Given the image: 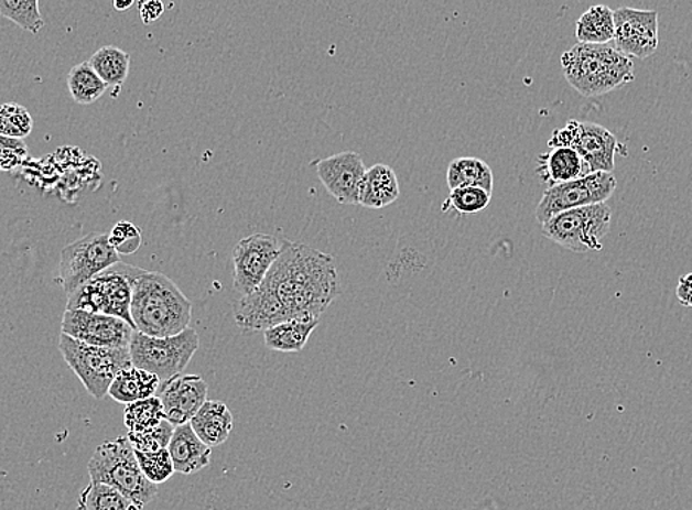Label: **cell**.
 Instances as JSON below:
<instances>
[{
	"label": "cell",
	"instance_id": "obj_37",
	"mask_svg": "<svg viewBox=\"0 0 692 510\" xmlns=\"http://www.w3.org/2000/svg\"><path fill=\"white\" fill-rule=\"evenodd\" d=\"M134 0H115L116 11H128L132 8Z\"/></svg>",
	"mask_w": 692,
	"mask_h": 510
},
{
	"label": "cell",
	"instance_id": "obj_24",
	"mask_svg": "<svg viewBox=\"0 0 692 510\" xmlns=\"http://www.w3.org/2000/svg\"><path fill=\"white\" fill-rule=\"evenodd\" d=\"M446 177L451 191L461 186H478L489 192L494 191V172L490 165L476 156H461L452 161Z\"/></svg>",
	"mask_w": 692,
	"mask_h": 510
},
{
	"label": "cell",
	"instance_id": "obj_14",
	"mask_svg": "<svg viewBox=\"0 0 692 510\" xmlns=\"http://www.w3.org/2000/svg\"><path fill=\"white\" fill-rule=\"evenodd\" d=\"M615 46L634 58H650L659 47V14L656 11L619 8L615 11Z\"/></svg>",
	"mask_w": 692,
	"mask_h": 510
},
{
	"label": "cell",
	"instance_id": "obj_17",
	"mask_svg": "<svg viewBox=\"0 0 692 510\" xmlns=\"http://www.w3.org/2000/svg\"><path fill=\"white\" fill-rule=\"evenodd\" d=\"M537 172L548 187L592 173L585 159L572 147L550 148L545 154L539 155Z\"/></svg>",
	"mask_w": 692,
	"mask_h": 510
},
{
	"label": "cell",
	"instance_id": "obj_38",
	"mask_svg": "<svg viewBox=\"0 0 692 510\" xmlns=\"http://www.w3.org/2000/svg\"><path fill=\"white\" fill-rule=\"evenodd\" d=\"M679 282L685 283L688 286H692V273L685 274V276L679 279Z\"/></svg>",
	"mask_w": 692,
	"mask_h": 510
},
{
	"label": "cell",
	"instance_id": "obj_5",
	"mask_svg": "<svg viewBox=\"0 0 692 510\" xmlns=\"http://www.w3.org/2000/svg\"><path fill=\"white\" fill-rule=\"evenodd\" d=\"M145 272L119 261L68 295L67 308L121 317L133 326L130 307L134 283Z\"/></svg>",
	"mask_w": 692,
	"mask_h": 510
},
{
	"label": "cell",
	"instance_id": "obj_19",
	"mask_svg": "<svg viewBox=\"0 0 692 510\" xmlns=\"http://www.w3.org/2000/svg\"><path fill=\"white\" fill-rule=\"evenodd\" d=\"M399 195L400 186L394 170L387 164H376L365 174L359 206L380 210L398 200Z\"/></svg>",
	"mask_w": 692,
	"mask_h": 510
},
{
	"label": "cell",
	"instance_id": "obj_13",
	"mask_svg": "<svg viewBox=\"0 0 692 510\" xmlns=\"http://www.w3.org/2000/svg\"><path fill=\"white\" fill-rule=\"evenodd\" d=\"M134 330L137 329L121 317L72 308L65 311L61 322V334L97 347H129Z\"/></svg>",
	"mask_w": 692,
	"mask_h": 510
},
{
	"label": "cell",
	"instance_id": "obj_7",
	"mask_svg": "<svg viewBox=\"0 0 692 510\" xmlns=\"http://www.w3.org/2000/svg\"><path fill=\"white\" fill-rule=\"evenodd\" d=\"M612 228V208L607 203L560 213L542 225L543 237L565 250L585 254L603 250V239Z\"/></svg>",
	"mask_w": 692,
	"mask_h": 510
},
{
	"label": "cell",
	"instance_id": "obj_1",
	"mask_svg": "<svg viewBox=\"0 0 692 510\" xmlns=\"http://www.w3.org/2000/svg\"><path fill=\"white\" fill-rule=\"evenodd\" d=\"M339 294L333 257L285 239L262 285L234 304L235 324L259 333L286 321H320Z\"/></svg>",
	"mask_w": 692,
	"mask_h": 510
},
{
	"label": "cell",
	"instance_id": "obj_35",
	"mask_svg": "<svg viewBox=\"0 0 692 510\" xmlns=\"http://www.w3.org/2000/svg\"><path fill=\"white\" fill-rule=\"evenodd\" d=\"M0 141H2V169L8 172L21 164L28 154V147L23 139L2 137Z\"/></svg>",
	"mask_w": 692,
	"mask_h": 510
},
{
	"label": "cell",
	"instance_id": "obj_20",
	"mask_svg": "<svg viewBox=\"0 0 692 510\" xmlns=\"http://www.w3.org/2000/svg\"><path fill=\"white\" fill-rule=\"evenodd\" d=\"M191 425L207 446L217 447L228 442L234 428V416L221 401L207 400L191 420Z\"/></svg>",
	"mask_w": 692,
	"mask_h": 510
},
{
	"label": "cell",
	"instance_id": "obj_23",
	"mask_svg": "<svg viewBox=\"0 0 692 510\" xmlns=\"http://www.w3.org/2000/svg\"><path fill=\"white\" fill-rule=\"evenodd\" d=\"M615 11L608 7H592L577 20L576 39L579 43L607 45V43L615 41Z\"/></svg>",
	"mask_w": 692,
	"mask_h": 510
},
{
	"label": "cell",
	"instance_id": "obj_16",
	"mask_svg": "<svg viewBox=\"0 0 692 510\" xmlns=\"http://www.w3.org/2000/svg\"><path fill=\"white\" fill-rule=\"evenodd\" d=\"M208 387L198 375L180 373L161 382L156 397L170 424H188L207 401Z\"/></svg>",
	"mask_w": 692,
	"mask_h": 510
},
{
	"label": "cell",
	"instance_id": "obj_27",
	"mask_svg": "<svg viewBox=\"0 0 692 510\" xmlns=\"http://www.w3.org/2000/svg\"><path fill=\"white\" fill-rule=\"evenodd\" d=\"M89 63L108 86L120 89L129 76L130 55L120 47L102 46L95 52Z\"/></svg>",
	"mask_w": 692,
	"mask_h": 510
},
{
	"label": "cell",
	"instance_id": "obj_26",
	"mask_svg": "<svg viewBox=\"0 0 692 510\" xmlns=\"http://www.w3.org/2000/svg\"><path fill=\"white\" fill-rule=\"evenodd\" d=\"M77 510H142L128 496L108 486L93 481L78 496Z\"/></svg>",
	"mask_w": 692,
	"mask_h": 510
},
{
	"label": "cell",
	"instance_id": "obj_4",
	"mask_svg": "<svg viewBox=\"0 0 692 510\" xmlns=\"http://www.w3.org/2000/svg\"><path fill=\"white\" fill-rule=\"evenodd\" d=\"M93 481L108 484L128 496L143 509L156 496V484L142 473L137 451L128 437L108 440L99 444L88 464Z\"/></svg>",
	"mask_w": 692,
	"mask_h": 510
},
{
	"label": "cell",
	"instance_id": "obj_21",
	"mask_svg": "<svg viewBox=\"0 0 692 510\" xmlns=\"http://www.w3.org/2000/svg\"><path fill=\"white\" fill-rule=\"evenodd\" d=\"M161 386V379L150 370L130 366L121 370L119 377L111 383L108 395L119 403L130 404L134 401L154 397Z\"/></svg>",
	"mask_w": 692,
	"mask_h": 510
},
{
	"label": "cell",
	"instance_id": "obj_3",
	"mask_svg": "<svg viewBox=\"0 0 692 510\" xmlns=\"http://www.w3.org/2000/svg\"><path fill=\"white\" fill-rule=\"evenodd\" d=\"M569 85L592 98L635 80L634 63L616 46L577 43L561 56Z\"/></svg>",
	"mask_w": 692,
	"mask_h": 510
},
{
	"label": "cell",
	"instance_id": "obj_18",
	"mask_svg": "<svg viewBox=\"0 0 692 510\" xmlns=\"http://www.w3.org/2000/svg\"><path fill=\"white\" fill-rule=\"evenodd\" d=\"M167 448L176 473L191 475L210 465L212 447L198 437L191 422L175 426Z\"/></svg>",
	"mask_w": 692,
	"mask_h": 510
},
{
	"label": "cell",
	"instance_id": "obj_2",
	"mask_svg": "<svg viewBox=\"0 0 692 510\" xmlns=\"http://www.w3.org/2000/svg\"><path fill=\"white\" fill-rule=\"evenodd\" d=\"M134 329L150 337H173L190 328L193 304L172 279L145 272L134 283L132 307Z\"/></svg>",
	"mask_w": 692,
	"mask_h": 510
},
{
	"label": "cell",
	"instance_id": "obj_10",
	"mask_svg": "<svg viewBox=\"0 0 692 510\" xmlns=\"http://www.w3.org/2000/svg\"><path fill=\"white\" fill-rule=\"evenodd\" d=\"M616 187V177L608 172L591 173L576 181L547 187L539 200L534 217L539 224L543 225L560 213L605 203L615 194Z\"/></svg>",
	"mask_w": 692,
	"mask_h": 510
},
{
	"label": "cell",
	"instance_id": "obj_9",
	"mask_svg": "<svg viewBox=\"0 0 692 510\" xmlns=\"http://www.w3.org/2000/svg\"><path fill=\"white\" fill-rule=\"evenodd\" d=\"M119 261L120 254L112 248L107 235L90 234L69 243L61 252L60 281L67 295H72L90 279Z\"/></svg>",
	"mask_w": 692,
	"mask_h": 510
},
{
	"label": "cell",
	"instance_id": "obj_28",
	"mask_svg": "<svg viewBox=\"0 0 692 510\" xmlns=\"http://www.w3.org/2000/svg\"><path fill=\"white\" fill-rule=\"evenodd\" d=\"M165 420L163 403L156 395L126 404L125 425L132 433L155 428Z\"/></svg>",
	"mask_w": 692,
	"mask_h": 510
},
{
	"label": "cell",
	"instance_id": "obj_11",
	"mask_svg": "<svg viewBox=\"0 0 692 510\" xmlns=\"http://www.w3.org/2000/svg\"><path fill=\"white\" fill-rule=\"evenodd\" d=\"M548 147H572L585 159L592 173H613L619 142L603 126L570 120L564 128L552 132Z\"/></svg>",
	"mask_w": 692,
	"mask_h": 510
},
{
	"label": "cell",
	"instance_id": "obj_36",
	"mask_svg": "<svg viewBox=\"0 0 692 510\" xmlns=\"http://www.w3.org/2000/svg\"><path fill=\"white\" fill-rule=\"evenodd\" d=\"M164 3L161 0H145L142 6H139V15L143 24L155 23L161 15L164 14Z\"/></svg>",
	"mask_w": 692,
	"mask_h": 510
},
{
	"label": "cell",
	"instance_id": "obj_33",
	"mask_svg": "<svg viewBox=\"0 0 692 510\" xmlns=\"http://www.w3.org/2000/svg\"><path fill=\"white\" fill-rule=\"evenodd\" d=\"M173 433H175V425L165 420L155 428L139 431V433L129 431L128 438L134 451L151 453L167 448Z\"/></svg>",
	"mask_w": 692,
	"mask_h": 510
},
{
	"label": "cell",
	"instance_id": "obj_15",
	"mask_svg": "<svg viewBox=\"0 0 692 510\" xmlns=\"http://www.w3.org/2000/svg\"><path fill=\"white\" fill-rule=\"evenodd\" d=\"M316 173L322 185L339 204L359 206L360 187L367 169L358 152H339L320 160L316 163Z\"/></svg>",
	"mask_w": 692,
	"mask_h": 510
},
{
	"label": "cell",
	"instance_id": "obj_25",
	"mask_svg": "<svg viewBox=\"0 0 692 510\" xmlns=\"http://www.w3.org/2000/svg\"><path fill=\"white\" fill-rule=\"evenodd\" d=\"M67 85L69 95L78 106H90L97 102L110 87L98 76L89 61L72 68L68 73Z\"/></svg>",
	"mask_w": 692,
	"mask_h": 510
},
{
	"label": "cell",
	"instance_id": "obj_8",
	"mask_svg": "<svg viewBox=\"0 0 692 510\" xmlns=\"http://www.w3.org/2000/svg\"><path fill=\"white\" fill-rule=\"evenodd\" d=\"M199 347V337L193 328L173 337H150L134 330L130 343L133 366L150 370L161 382L184 372Z\"/></svg>",
	"mask_w": 692,
	"mask_h": 510
},
{
	"label": "cell",
	"instance_id": "obj_22",
	"mask_svg": "<svg viewBox=\"0 0 692 510\" xmlns=\"http://www.w3.org/2000/svg\"><path fill=\"white\" fill-rule=\"evenodd\" d=\"M320 325V321H286L264 330V344L269 350L299 352Z\"/></svg>",
	"mask_w": 692,
	"mask_h": 510
},
{
	"label": "cell",
	"instance_id": "obj_6",
	"mask_svg": "<svg viewBox=\"0 0 692 510\" xmlns=\"http://www.w3.org/2000/svg\"><path fill=\"white\" fill-rule=\"evenodd\" d=\"M60 351L68 368L95 399L101 400L121 370L133 366L130 348L89 346L68 335L61 334Z\"/></svg>",
	"mask_w": 692,
	"mask_h": 510
},
{
	"label": "cell",
	"instance_id": "obj_29",
	"mask_svg": "<svg viewBox=\"0 0 692 510\" xmlns=\"http://www.w3.org/2000/svg\"><path fill=\"white\" fill-rule=\"evenodd\" d=\"M0 14L24 32L37 34L45 28V20L39 10V0H0Z\"/></svg>",
	"mask_w": 692,
	"mask_h": 510
},
{
	"label": "cell",
	"instance_id": "obj_31",
	"mask_svg": "<svg viewBox=\"0 0 692 510\" xmlns=\"http://www.w3.org/2000/svg\"><path fill=\"white\" fill-rule=\"evenodd\" d=\"M450 200L459 215H476L489 207L491 192L478 186L455 187L451 191Z\"/></svg>",
	"mask_w": 692,
	"mask_h": 510
},
{
	"label": "cell",
	"instance_id": "obj_30",
	"mask_svg": "<svg viewBox=\"0 0 692 510\" xmlns=\"http://www.w3.org/2000/svg\"><path fill=\"white\" fill-rule=\"evenodd\" d=\"M33 130V119L28 108L20 104H3L0 110V134L2 137L24 139Z\"/></svg>",
	"mask_w": 692,
	"mask_h": 510
},
{
	"label": "cell",
	"instance_id": "obj_12",
	"mask_svg": "<svg viewBox=\"0 0 692 510\" xmlns=\"http://www.w3.org/2000/svg\"><path fill=\"white\" fill-rule=\"evenodd\" d=\"M284 241L268 234L250 235L239 241L233 252L235 291L244 296L262 285L280 259Z\"/></svg>",
	"mask_w": 692,
	"mask_h": 510
},
{
	"label": "cell",
	"instance_id": "obj_34",
	"mask_svg": "<svg viewBox=\"0 0 692 510\" xmlns=\"http://www.w3.org/2000/svg\"><path fill=\"white\" fill-rule=\"evenodd\" d=\"M108 238H110L112 248L120 256L133 254L142 246L141 230L133 224H130V221H119L115 229L111 230V234L108 235Z\"/></svg>",
	"mask_w": 692,
	"mask_h": 510
},
{
	"label": "cell",
	"instance_id": "obj_32",
	"mask_svg": "<svg viewBox=\"0 0 692 510\" xmlns=\"http://www.w3.org/2000/svg\"><path fill=\"white\" fill-rule=\"evenodd\" d=\"M139 465H141L142 473L150 479L151 482L163 484L167 479L172 478V475L176 473L175 464H173L172 456H170L169 448H163L159 452H137Z\"/></svg>",
	"mask_w": 692,
	"mask_h": 510
}]
</instances>
